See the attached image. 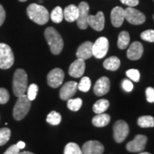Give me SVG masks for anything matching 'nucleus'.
Listing matches in <instances>:
<instances>
[{"mask_svg": "<svg viewBox=\"0 0 154 154\" xmlns=\"http://www.w3.org/2000/svg\"><path fill=\"white\" fill-rule=\"evenodd\" d=\"M50 18L51 21L54 23H60L62 22L63 19V9L60 7H57L53 9L51 11V15H50Z\"/></svg>", "mask_w": 154, "mask_h": 154, "instance_id": "nucleus-26", "label": "nucleus"}, {"mask_svg": "<svg viewBox=\"0 0 154 154\" xmlns=\"http://www.w3.org/2000/svg\"><path fill=\"white\" fill-rule=\"evenodd\" d=\"M122 87L127 92L131 91L134 88V84L128 79H124L122 82Z\"/></svg>", "mask_w": 154, "mask_h": 154, "instance_id": "nucleus-37", "label": "nucleus"}, {"mask_svg": "<svg viewBox=\"0 0 154 154\" xmlns=\"http://www.w3.org/2000/svg\"><path fill=\"white\" fill-rule=\"evenodd\" d=\"M64 154H84L82 150L80 149L78 144L75 143H69L66 144L63 151Z\"/></svg>", "mask_w": 154, "mask_h": 154, "instance_id": "nucleus-28", "label": "nucleus"}, {"mask_svg": "<svg viewBox=\"0 0 154 154\" xmlns=\"http://www.w3.org/2000/svg\"><path fill=\"white\" fill-rule=\"evenodd\" d=\"M140 38L144 41L149 42H154V30L148 29L144 31L140 34Z\"/></svg>", "mask_w": 154, "mask_h": 154, "instance_id": "nucleus-33", "label": "nucleus"}, {"mask_svg": "<svg viewBox=\"0 0 154 154\" xmlns=\"http://www.w3.org/2000/svg\"><path fill=\"white\" fill-rule=\"evenodd\" d=\"M6 18V11L2 7V5H0V26L3 24Z\"/></svg>", "mask_w": 154, "mask_h": 154, "instance_id": "nucleus-40", "label": "nucleus"}, {"mask_svg": "<svg viewBox=\"0 0 154 154\" xmlns=\"http://www.w3.org/2000/svg\"><path fill=\"white\" fill-rule=\"evenodd\" d=\"M109 41L106 37L101 36L96 39L95 43L93 44L92 51L93 56L96 59H102L104 57L109 50Z\"/></svg>", "mask_w": 154, "mask_h": 154, "instance_id": "nucleus-7", "label": "nucleus"}, {"mask_svg": "<svg viewBox=\"0 0 154 154\" xmlns=\"http://www.w3.org/2000/svg\"><path fill=\"white\" fill-rule=\"evenodd\" d=\"M153 19H154V15H153Z\"/></svg>", "mask_w": 154, "mask_h": 154, "instance_id": "nucleus-45", "label": "nucleus"}, {"mask_svg": "<svg viewBox=\"0 0 154 154\" xmlns=\"http://www.w3.org/2000/svg\"><path fill=\"white\" fill-rule=\"evenodd\" d=\"M28 77L26 72L22 69H17L13 78V91L17 97L24 95L27 91Z\"/></svg>", "mask_w": 154, "mask_h": 154, "instance_id": "nucleus-3", "label": "nucleus"}, {"mask_svg": "<svg viewBox=\"0 0 154 154\" xmlns=\"http://www.w3.org/2000/svg\"><path fill=\"white\" fill-rule=\"evenodd\" d=\"M109 106V101L106 99H100L94 103L93 106V111L94 113H104Z\"/></svg>", "mask_w": 154, "mask_h": 154, "instance_id": "nucleus-24", "label": "nucleus"}, {"mask_svg": "<svg viewBox=\"0 0 154 154\" xmlns=\"http://www.w3.org/2000/svg\"><path fill=\"white\" fill-rule=\"evenodd\" d=\"M104 151L103 144L97 140H89L86 142L82 147L84 154H102Z\"/></svg>", "mask_w": 154, "mask_h": 154, "instance_id": "nucleus-12", "label": "nucleus"}, {"mask_svg": "<svg viewBox=\"0 0 154 154\" xmlns=\"http://www.w3.org/2000/svg\"><path fill=\"white\" fill-rule=\"evenodd\" d=\"M110 89V80L108 77L103 76L99 79L94 85V91L96 96H101L106 94Z\"/></svg>", "mask_w": 154, "mask_h": 154, "instance_id": "nucleus-15", "label": "nucleus"}, {"mask_svg": "<svg viewBox=\"0 0 154 154\" xmlns=\"http://www.w3.org/2000/svg\"><path fill=\"white\" fill-rule=\"evenodd\" d=\"M85 67L86 65L84 60L82 59H77L69 66V74L74 78H79L84 75Z\"/></svg>", "mask_w": 154, "mask_h": 154, "instance_id": "nucleus-16", "label": "nucleus"}, {"mask_svg": "<svg viewBox=\"0 0 154 154\" xmlns=\"http://www.w3.org/2000/svg\"><path fill=\"white\" fill-rule=\"evenodd\" d=\"M121 65L120 59L116 57H111L106 59L103 63V66L106 69L110 71L117 70Z\"/></svg>", "mask_w": 154, "mask_h": 154, "instance_id": "nucleus-22", "label": "nucleus"}, {"mask_svg": "<svg viewBox=\"0 0 154 154\" xmlns=\"http://www.w3.org/2000/svg\"><path fill=\"white\" fill-rule=\"evenodd\" d=\"M11 136V131L8 128L0 129V146L5 145L8 142Z\"/></svg>", "mask_w": 154, "mask_h": 154, "instance_id": "nucleus-31", "label": "nucleus"}, {"mask_svg": "<svg viewBox=\"0 0 154 154\" xmlns=\"http://www.w3.org/2000/svg\"><path fill=\"white\" fill-rule=\"evenodd\" d=\"M147 143V137L143 135L138 134L134 139L128 142L126 145V149L130 152H140L144 150Z\"/></svg>", "mask_w": 154, "mask_h": 154, "instance_id": "nucleus-11", "label": "nucleus"}, {"mask_svg": "<svg viewBox=\"0 0 154 154\" xmlns=\"http://www.w3.org/2000/svg\"><path fill=\"white\" fill-rule=\"evenodd\" d=\"M124 13L125 19L130 24L134 25H139L145 22V15L142 12H140V11L134 9V7H128V8L124 9Z\"/></svg>", "mask_w": 154, "mask_h": 154, "instance_id": "nucleus-8", "label": "nucleus"}, {"mask_svg": "<svg viewBox=\"0 0 154 154\" xmlns=\"http://www.w3.org/2000/svg\"><path fill=\"white\" fill-rule=\"evenodd\" d=\"M91 86V82L90 79L87 76H84L81 79L80 82L78 84V88L81 91L87 92L89 91Z\"/></svg>", "mask_w": 154, "mask_h": 154, "instance_id": "nucleus-30", "label": "nucleus"}, {"mask_svg": "<svg viewBox=\"0 0 154 154\" xmlns=\"http://www.w3.org/2000/svg\"><path fill=\"white\" fill-rule=\"evenodd\" d=\"M9 99V91L5 88H0V104H5Z\"/></svg>", "mask_w": 154, "mask_h": 154, "instance_id": "nucleus-35", "label": "nucleus"}, {"mask_svg": "<svg viewBox=\"0 0 154 154\" xmlns=\"http://www.w3.org/2000/svg\"><path fill=\"white\" fill-rule=\"evenodd\" d=\"M38 91V86L35 84H32L27 88V97L31 101L36 99Z\"/></svg>", "mask_w": 154, "mask_h": 154, "instance_id": "nucleus-32", "label": "nucleus"}, {"mask_svg": "<svg viewBox=\"0 0 154 154\" xmlns=\"http://www.w3.org/2000/svg\"><path fill=\"white\" fill-rule=\"evenodd\" d=\"M126 75L131 80L134 81V82H138L140 80V72H138L137 69H129L126 72Z\"/></svg>", "mask_w": 154, "mask_h": 154, "instance_id": "nucleus-34", "label": "nucleus"}, {"mask_svg": "<svg viewBox=\"0 0 154 154\" xmlns=\"http://www.w3.org/2000/svg\"><path fill=\"white\" fill-rule=\"evenodd\" d=\"M139 154H151V153H147V152H143V153H139Z\"/></svg>", "mask_w": 154, "mask_h": 154, "instance_id": "nucleus-43", "label": "nucleus"}, {"mask_svg": "<svg viewBox=\"0 0 154 154\" xmlns=\"http://www.w3.org/2000/svg\"><path fill=\"white\" fill-rule=\"evenodd\" d=\"M31 107V101L28 99L27 95L19 96L13 110V116L15 120L20 121L26 116Z\"/></svg>", "mask_w": 154, "mask_h": 154, "instance_id": "nucleus-4", "label": "nucleus"}, {"mask_svg": "<svg viewBox=\"0 0 154 154\" xmlns=\"http://www.w3.org/2000/svg\"><path fill=\"white\" fill-rule=\"evenodd\" d=\"M88 24L98 32L103 30L105 24V17L103 12L100 11L96 15H88Z\"/></svg>", "mask_w": 154, "mask_h": 154, "instance_id": "nucleus-13", "label": "nucleus"}, {"mask_svg": "<svg viewBox=\"0 0 154 154\" xmlns=\"http://www.w3.org/2000/svg\"><path fill=\"white\" fill-rule=\"evenodd\" d=\"M14 61L12 50L7 44L0 43V69H8Z\"/></svg>", "mask_w": 154, "mask_h": 154, "instance_id": "nucleus-5", "label": "nucleus"}, {"mask_svg": "<svg viewBox=\"0 0 154 154\" xmlns=\"http://www.w3.org/2000/svg\"><path fill=\"white\" fill-rule=\"evenodd\" d=\"M63 17L69 22L76 21L79 17V8L74 5H70L65 7L63 10Z\"/></svg>", "mask_w": 154, "mask_h": 154, "instance_id": "nucleus-20", "label": "nucleus"}, {"mask_svg": "<svg viewBox=\"0 0 154 154\" xmlns=\"http://www.w3.org/2000/svg\"><path fill=\"white\" fill-rule=\"evenodd\" d=\"M121 3L124 5H126L130 7H134L137 6L139 4V1L138 0H120Z\"/></svg>", "mask_w": 154, "mask_h": 154, "instance_id": "nucleus-39", "label": "nucleus"}, {"mask_svg": "<svg viewBox=\"0 0 154 154\" xmlns=\"http://www.w3.org/2000/svg\"><path fill=\"white\" fill-rule=\"evenodd\" d=\"M153 1H154V0H153Z\"/></svg>", "mask_w": 154, "mask_h": 154, "instance_id": "nucleus-46", "label": "nucleus"}, {"mask_svg": "<svg viewBox=\"0 0 154 154\" xmlns=\"http://www.w3.org/2000/svg\"><path fill=\"white\" fill-rule=\"evenodd\" d=\"M19 154H34V153L29 151H23V152H21V153H19Z\"/></svg>", "mask_w": 154, "mask_h": 154, "instance_id": "nucleus-42", "label": "nucleus"}, {"mask_svg": "<svg viewBox=\"0 0 154 154\" xmlns=\"http://www.w3.org/2000/svg\"><path fill=\"white\" fill-rule=\"evenodd\" d=\"M93 43L91 42H85L81 44L76 51V57L78 59H82L83 60L90 59L93 56L92 51Z\"/></svg>", "mask_w": 154, "mask_h": 154, "instance_id": "nucleus-18", "label": "nucleus"}, {"mask_svg": "<svg viewBox=\"0 0 154 154\" xmlns=\"http://www.w3.org/2000/svg\"><path fill=\"white\" fill-rule=\"evenodd\" d=\"M67 107L72 111H77L80 109L82 106V100L80 98H76V99H69L67 100Z\"/></svg>", "mask_w": 154, "mask_h": 154, "instance_id": "nucleus-29", "label": "nucleus"}, {"mask_svg": "<svg viewBox=\"0 0 154 154\" xmlns=\"http://www.w3.org/2000/svg\"><path fill=\"white\" fill-rule=\"evenodd\" d=\"M130 42V36L128 32L126 31H123L120 32L119 34L118 37V42H117V45L120 49H126L127 47L129 44Z\"/></svg>", "mask_w": 154, "mask_h": 154, "instance_id": "nucleus-23", "label": "nucleus"}, {"mask_svg": "<svg viewBox=\"0 0 154 154\" xmlns=\"http://www.w3.org/2000/svg\"><path fill=\"white\" fill-rule=\"evenodd\" d=\"M79 8V17L76 19L77 25L81 29H87L88 12H89V6L85 2H82L78 6Z\"/></svg>", "mask_w": 154, "mask_h": 154, "instance_id": "nucleus-9", "label": "nucleus"}, {"mask_svg": "<svg viewBox=\"0 0 154 154\" xmlns=\"http://www.w3.org/2000/svg\"><path fill=\"white\" fill-rule=\"evenodd\" d=\"M143 53V47L139 42H134L131 44L127 51V57L130 60H138L142 57Z\"/></svg>", "mask_w": 154, "mask_h": 154, "instance_id": "nucleus-17", "label": "nucleus"}, {"mask_svg": "<svg viewBox=\"0 0 154 154\" xmlns=\"http://www.w3.org/2000/svg\"><path fill=\"white\" fill-rule=\"evenodd\" d=\"M64 73L59 68L54 69L47 75V83L51 88L60 86L63 82Z\"/></svg>", "mask_w": 154, "mask_h": 154, "instance_id": "nucleus-10", "label": "nucleus"}, {"mask_svg": "<svg viewBox=\"0 0 154 154\" xmlns=\"http://www.w3.org/2000/svg\"><path fill=\"white\" fill-rule=\"evenodd\" d=\"M129 133V128L126 121L119 120L113 126V138L117 143H121L126 139Z\"/></svg>", "mask_w": 154, "mask_h": 154, "instance_id": "nucleus-6", "label": "nucleus"}, {"mask_svg": "<svg viewBox=\"0 0 154 154\" xmlns=\"http://www.w3.org/2000/svg\"><path fill=\"white\" fill-rule=\"evenodd\" d=\"M125 19L124 9L122 7H116L111 12V23L115 27H120Z\"/></svg>", "mask_w": 154, "mask_h": 154, "instance_id": "nucleus-19", "label": "nucleus"}, {"mask_svg": "<svg viewBox=\"0 0 154 154\" xmlns=\"http://www.w3.org/2000/svg\"><path fill=\"white\" fill-rule=\"evenodd\" d=\"M26 13L31 20L39 25L45 24L49 19V14L47 9L37 4H31L27 7Z\"/></svg>", "mask_w": 154, "mask_h": 154, "instance_id": "nucleus-1", "label": "nucleus"}, {"mask_svg": "<svg viewBox=\"0 0 154 154\" xmlns=\"http://www.w3.org/2000/svg\"><path fill=\"white\" fill-rule=\"evenodd\" d=\"M138 125L141 128L154 127V118L151 116H142L138 119Z\"/></svg>", "mask_w": 154, "mask_h": 154, "instance_id": "nucleus-25", "label": "nucleus"}, {"mask_svg": "<svg viewBox=\"0 0 154 154\" xmlns=\"http://www.w3.org/2000/svg\"><path fill=\"white\" fill-rule=\"evenodd\" d=\"M19 150L20 149L17 147L16 144H14V145L11 146L10 147H9V149L5 152V153L4 154H19Z\"/></svg>", "mask_w": 154, "mask_h": 154, "instance_id": "nucleus-38", "label": "nucleus"}, {"mask_svg": "<svg viewBox=\"0 0 154 154\" xmlns=\"http://www.w3.org/2000/svg\"><path fill=\"white\" fill-rule=\"evenodd\" d=\"M44 36L51 53L54 55L59 54L63 49V42L59 32L54 28L48 27L44 32Z\"/></svg>", "mask_w": 154, "mask_h": 154, "instance_id": "nucleus-2", "label": "nucleus"}, {"mask_svg": "<svg viewBox=\"0 0 154 154\" xmlns=\"http://www.w3.org/2000/svg\"><path fill=\"white\" fill-rule=\"evenodd\" d=\"M47 121L49 124L52 126H57L61 123V116L59 113L53 111L48 114L47 117Z\"/></svg>", "mask_w": 154, "mask_h": 154, "instance_id": "nucleus-27", "label": "nucleus"}, {"mask_svg": "<svg viewBox=\"0 0 154 154\" xmlns=\"http://www.w3.org/2000/svg\"><path fill=\"white\" fill-rule=\"evenodd\" d=\"M78 84L74 81L66 82L60 90V98L63 101H66L72 97L76 92Z\"/></svg>", "mask_w": 154, "mask_h": 154, "instance_id": "nucleus-14", "label": "nucleus"}, {"mask_svg": "<svg viewBox=\"0 0 154 154\" xmlns=\"http://www.w3.org/2000/svg\"><path fill=\"white\" fill-rule=\"evenodd\" d=\"M19 2H24L27 1V0H19Z\"/></svg>", "mask_w": 154, "mask_h": 154, "instance_id": "nucleus-44", "label": "nucleus"}, {"mask_svg": "<svg viewBox=\"0 0 154 154\" xmlns=\"http://www.w3.org/2000/svg\"><path fill=\"white\" fill-rule=\"evenodd\" d=\"M16 145L17 146V147H18L19 149H23L25 147V143L23 141H19Z\"/></svg>", "mask_w": 154, "mask_h": 154, "instance_id": "nucleus-41", "label": "nucleus"}, {"mask_svg": "<svg viewBox=\"0 0 154 154\" xmlns=\"http://www.w3.org/2000/svg\"><path fill=\"white\" fill-rule=\"evenodd\" d=\"M146 99L149 103L154 102V88L152 87H148L146 90Z\"/></svg>", "mask_w": 154, "mask_h": 154, "instance_id": "nucleus-36", "label": "nucleus"}, {"mask_svg": "<svg viewBox=\"0 0 154 154\" xmlns=\"http://www.w3.org/2000/svg\"><path fill=\"white\" fill-rule=\"evenodd\" d=\"M110 120V116L107 113H99L92 119V124L96 127H104L109 124Z\"/></svg>", "mask_w": 154, "mask_h": 154, "instance_id": "nucleus-21", "label": "nucleus"}]
</instances>
